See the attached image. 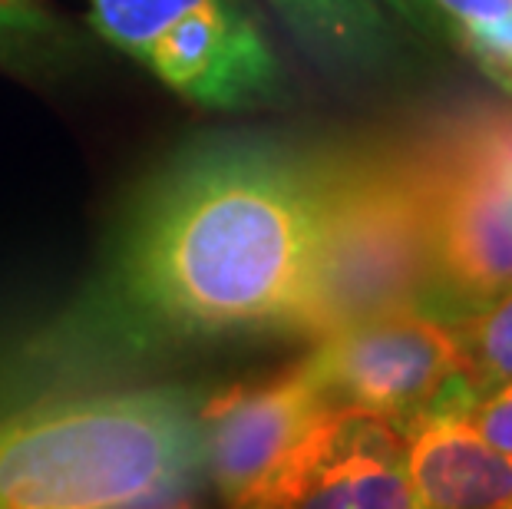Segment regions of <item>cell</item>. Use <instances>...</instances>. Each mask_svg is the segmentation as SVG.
<instances>
[{
  "label": "cell",
  "mask_w": 512,
  "mask_h": 509,
  "mask_svg": "<svg viewBox=\"0 0 512 509\" xmlns=\"http://www.w3.org/2000/svg\"><path fill=\"white\" fill-rule=\"evenodd\" d=\"M328 407L301 361L268 381L219 394L199 407L205 476L225 503L255 506L294 443Z\"/></svg>",
  "instance_id": "ba28073f"
},
{
  "label": "cell",
  "mask_w": 512,
  "mask_h": 509,
  "mask_svg": "<svg viewBox=\"0 0 512 509\" xmlns=\"http://www.w3.org/2000/svg\"><path fill=\"white\" fill-rule=\"evenodd\" d=\"M470 424L483 433L486 443H493L496 450L512 453V394L506 387H499L496 394L483 397L463 414Z\"/></svg>",
  "instance_id": "4fadbf2b"
},
{
  "label": "cell",
  "mask_w": 512,
  "mask_h": 509,
  "mask_svg": "<svg viewBox=\"0 0 512 509\" xmlns=\"http://www.w3.org/2000/svg\"><path fill=\"white\" fill-rule=\"evenodd\" d=\"M328 159L235 139L179 159L129 222L83 344L126 354L235 331L285 334L308 278Z\"/></svg>",
  "instance_id": "6da1fadb"
},
{
  "label": "cell",
  "mask_w": 512,
  "mask_h": 509,
  "mask_svg": "<svg viewBox=\"0 0 512 509\" xmlns=\"http://www.w3.org/2000/svg\"><path fill=\"white\" fill-rule=\"evenodd\" d=\"M430 291L427 159H328L308 278L285 334L318 344Z\"/></svg>",
  "instance_id": "3957f363"
},
{
  "label": "cell",
  "mask_w": 512,
  "mask_h": 509,
  "mask_svg": "<svg viewBox=\"0 0 512 509\" xmlns=\"http://www.w3.org/2000/svg\"><path fill=\"white\" fill-rule=\"evenodd\" d=\"M460 341V377L473 404L512 381V291L450 321Z\"/></svg>",
  "instance_id": "7c38bea8"
},
{
  "label": "cell",
  "mask_w": 512,
  "mask_h": 509,
  "mask_svg": "<svg viewBox=\"0 0 512 509\" xmlns=\"http://www.w3.org/2000/svg\"><path fill=\"white\" fill-rule=\"evenodd\" d=\"M443 37L512 96V0H430Z\"/></svg>",
  "instance_id": "8fae6325"
},
{
  "label": "cell",
  "mask_w": 512,
  "mask_h": 509,
  "mask_svg": "<svg viewBox=\"0 0 512 509\" xmlns=\"http://www.w3.org/2000/svg\"><path fill=\"white\" fill-rule=\"evenodd\" d=\"M301 364L328 404L407 427L437 404L463 357L450 321L423 308H397L318 341Z\"/></svg>",
  "instance_id": "8992f818"
},
{
  "label": "cell",
  "mask_w": 512,
  "mask_h": 509,
  "mask_svg": "<svg viewBox=\"0 0 512 509\" xmlns=\"http://www.w3.org/2000/svg\"><path fill=\"white\" fill-rule=\"evenodd\" d=\"M430 291L456 321L512 291V159L496 129L430 156Z\"/></svg>",
  "instance_id": "5b68a950"
},
{
  "label": "cell",
  "mask_w": 512,
  "mask_h": 509,
  "mask_svg": "<svg viewBox=\"0 0 512 509\" xmlns=\"http://www.w3.org/2000/svg\"><path fill=\"white\" fill-rule=\"evenodd\" d=\"M255 506L413 509L407 433L390 417L331 404L294 443Z\"/></svg>",
  "instance_id": "52a82bcc"
},
{
  "label": "cell",
  "mask_w": 512,
  "mask_h": 509,
  "mask_svg": "<svg viewBox=\"0 0 512 509\" xmlns=\"http://www.w3.org/2000/svg\"><path fill=\"white\" fill-rule=\"evenodd\" d=\"M96 27L149 73L212 110L281 96V67L235 0H90Z\"/></svg>",
  "instance_id": "277c9868"
},
{
  "label": "cell",
  "mask_w": 512,
  "mask_h": 509,
  "mask_svg": "<svg viewBox=\"0 0 512 509\" xmlns=\"http://www.w3.org/2000/svg\"><path fill=\"white\" fill-rule=\"evenodd\" d=\"M506 391H509V394H512V381H509V384H506Z\"/></svg>",
  "instance_id": "2e32d148"
},
{
  "label": "cell",
  "mask_w": 512,
  "mask_h": 509,
  "mask_svg": "<svg viewBox=\"0 0 512 509\" xmlns=\"http://www.w3.org/2000/svg\"><path fill=\"white\" fill-rule=\"evenodd\" d=\"M407 476L417 506H512V453L483 440L463 414H423L407 427Z\"/></svg>",
  "instance_id": "9c48e42d"
},
{
  "label": "cell",
  "mask_w": 512,
  "mask_h": 509,
  "mask_svg": "<svg viewBox=\"0 0 512 509\" xmlns=\"http://www.w3.org/2000/svg\"><path fill=\"white\" fill-rule=\"evenodd\" d=\"M380 7L390 10L397 20H403V27H410L420 37H443V27L437 14H433L430 0H377Z\"/></svg>",
  "instance_id": "5bb4252c"
},
{
  "label": "cell",
  "mask_w": 512,
  "mask_h": 509,
  "mask_svg": "<svg viewBox=\"0 0 512 509\" xmlns=\"http://www.w3.org/2000/svg\"><path fill=\"white\" fill-rule=\"evenodd\" d=\"M496 136H499V143H503V149H506L509 159H512V126L509 129H496Z\"/></svg>",
  "instance_id": "9a60e30c"
},
{
  "label": "cell",
  "mask_w": 512,
  "mask_h": 509,
  "mask_svg": "<svg viewBox=\"0 0 512 509\" xmlns=\"http://www.w3.org/2000/svg\"><path fill=\"white\" fill-rule=\"evenodd\" d=\"M509 509H512V506H509Z\"/></svg>",
  "instance_id": "e0dca14e"
},
{
  "label": "cell",
  "mask_w": 512,
  "mask_h": 509,
  "mask_svg": "<svg viewBox=\"0 0 512 509\" xmlns=\"http://www.w3.org/2000/svg\"><path fill=\"white\" fill-rule=\"evenodd\" d=\"M314 57L341 70H380L397 34L377 0H268Z\"/></svg>",
  "instance_id": "30bf717a"
},
{
  "label": "cell",
  "mask_w": 512,
  "mask_h": 509,
  "mask_svg": "<svg viewBox=\"0 0 512 509\" xmlns=\"http://www.w3.org/2000/svg\"><path fill=\"white\" fill-rule=\"evenodd\" d=\"M199 400L176 387L40 400L0 417V509L176 506L205 476Z\"/></svg>",
  "instance_id": "7a4b0ae2"
}]
</instances>
